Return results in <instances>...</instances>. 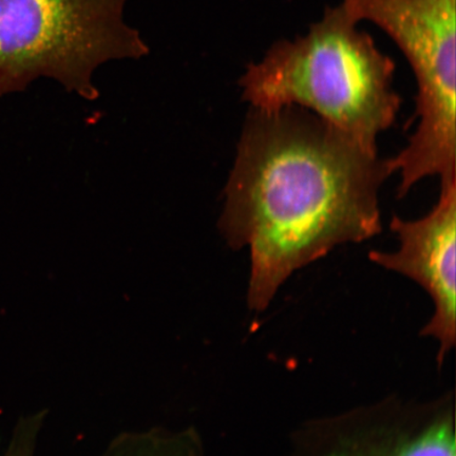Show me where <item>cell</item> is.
<instances>
[{
  "label": "cell",
  "mask_w": 456,
  "mask_h": 456,
  "mask_svg": "<svg viewBox=\"0 0 456 456\" xmlns=\"http://www.w3.org/2000/svg\"><path fill=\"white\" fill-rule=\"evenodd\" d=\"M201 436L196 427L180 431L153 427L144 431L119 433L101 456H203Z\"/></svg>",
  "instance_id": "6"
},
{
  "label": "cell",
  "mask_w": 456,
  "mask_h": 456,
  "mask_svg": "<svg viewBox=\"0 0 456 456\" xmlns=\"http://www.w3.org/2000/svg\"><path fill=\"white\" fill-rule=\"evenodd\" d=\"M389 456H456L453 420L446 418L436 421Z\"/></svg>",
  "instance_id": "7"
},
{
  "label": "cell",
  "mask_w": 456,
  "mask_h": 456,
  "mask_svg": "<svg viewBox=\"0 0 456 456\" xmlns=\"http://www.w3.org/2000/svg\"><path fill=\"white\" fill-rule=\"evenodd\" d=\"M391 159L310 110L250 108L224 188L219 230L248 248V304L261 312L293 273L383 230Z\"/></svg>",
  "instance_id": "1"
},
{
  "label": "cell",
  "mask_w": 456,
  "mask_h": 456,
  "mask_svg": "<svg viewBox=\"0 0 456 456\" xmlns=\"http://www.w3.org/2000/svg\"><path fill=\"white\" fill-rule=\"evenodd\" d=\"M358 24L372 21L407 57L418 83L408 144L391 158L407 193L419 181L438 176L441 187L456 181L455 0H344Z\"/></svg>",
  "instance_id": "4"
},
{
  "label": "cell",
  "mask_w": 456,
  "mask_h": 456,
  "mask_svg": "<svg viewBox=\"0 0 456 456\" xmlns=\"http://www.w3.org/2000/svg\"><path fill=\"white\" fill-rule=\"evenodd\" d=\"M45 414L44 412L36 414L21 424L14 447L8 456H33L34 444L39 429L44 424Z\"/></svg>",
  "instance_id": "8"
},
{
  "label": "cell",
  "mask_w": 456,
  "mask_h": 456,
  "mask_svg": "<svg viewBox=\"0 0 456 456\" xmlns=\"http://www.w3.org/2000/svg\"><path fill=\"white\" fill-rule=\"evenodd\" d=\"M129 0H0V98L53 79L98 99L95 72L107 62L150 54L125 20Z\"/></svg>",
  "instance_id": "3"
},
{
  "label": "cell",
  "mask_w": 456,
  "mask_h": 456,
  "mask_svg": "<svg viewBox=\"0 0 456 456\" xmlns=\"http://www.w3.org/2000/svg\"><path fill=\"white\" fill-rule=\"evenodd\" d=\"M357 25L339 4L324 11L305 37L273 44L239 81L243 100L260 110L305 108L378 150V136L395 124L402 99L393 86L395 61Z\"/></svg>",
  "instance_id": "2"
},
{
  "label": "cell",
  "mask_w": 456,
  "mask_h": 456,
  "mask_svg": "<svg viewBox=\"0 0 456 456\" xmlns=\"http://www.w3.org/2000/svg\"><path fill=\"white\" fill-rule=\"evenodd\" d=\"M391 231L399 248L395 252L370 250L369 258L385 269L412 279L431 296L435 315L421 334L440 342L437 362L455 345L456 184L441 191L429 214L418 220L393 216Z\"/></svg>",
  "instance_id": "5"
}]
</instances>
